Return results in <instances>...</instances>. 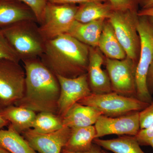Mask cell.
<instances>
[{"label":"cell","mask_w":153,"mask_h":153,"mask_svg":"<svg viewBox=\"0 0 153 153\" xmlns=\"http://www.w3.org/2000/svg\"><path fill=\"white\" fill-rule=\"evenodd\" d=\"M9 125L8 122L4 119L0 115V129H1L4 127Z\"/></svg>","instance_id":"836d02e7"},{"label":"cell","mask_w":153,"mask_h":153,"mask_svg":"<svg viewBox=\"0 0 153 153\" xmlns=\"http://www.w3.org/2000/svg\"><path fill=\"white\" fill-rule=\"evenodd\" d=\"M137 30L140 38L141 49L139 59L136 70V98L150 103L152 95L146 84L149 68L153 61V34L146 16H139Z\"/></svg>","instance_id":"8992f818"},{"label":"cell","mask_w":153,"mask_h":153,"mask_svg":"<svg viewBox=\"0 0 153 153\" xmlns=\"http://www.w3.org/2000/svg\"><path fill=\"white\" fill-rule=\"evenodd\" d=\"M25 72L20 62L0 60V109L14 105L23 97Z\"/></svg>","instance_id":"52a82bcc"},{"label":"cell","mask_w":153,"mask_h":153,"mask_svg":"<svg viewBox=\"0 0 153 153\" xmlns=\"http://www.w3.org/2000/svg\"><path fill=\"white\" fill-rule=\"evenodd\" d=\"M71 133V128L63 126L57 131L50 133H40L31 128L21 134L30 146L38 153H61Z\"/></svg>","instance_id":"7c38bea8"},{"label":"cell","mask_w":153,"mask_h":153,"mask_svg":"<svg viewBox=\"0 0 153 153\" xmlns=\"http://www.w3.org/2000/svg\"><path fill=\"white\" fill-rule=\"evenodd\" d=\"M113 10L108 2H88L78 6L75 20L81 23H88L93 21L109 19Z\"/></svg>","instance_id":"d6986e66"},{"label":"cell","mask_w":153,"mask_h":153,"mask_svg":"<svg viewBox=\"0 0 153 153\" xmlns=\"http://www.w3.org/2000/svg\"><path fill=\"white\" fill-rule=\"evenodd\" d=\"M1 30L21 61L40 58L44 53L46 41L36 21L17 22Z\"/></svg>","instance_id":"3957f363"},{"label":"cell","mask_w":153,"mask_h":153,"mask_svg":"<svg viewBox=\"0 0 153 153\" xmlns=\"http://www.w3.org/2000/svg\"><path fill=\"white\" fill-rule=\"evenodd\" d=\"M61 153H105V150L101 149V147L98 145L93 143L92 146L89 150L82 152H68L62 149Z\"/></svg>","instance_id":"4dcf8cb0"},{"label":"cell","mask_w":153,"mask_h":153,"mask_svg":"<svg viewBox=\"0 0 153 153\" xmlns=\"http://www.w3.org/2000/svg\"><path fill=\"white\" fill-rule=\"evenodd\" d=\"M97 47L106 58L123 60L126 57V52L108 20L105 22Z\"/></svg>","instance_id":"ac0fdd59"},{"label":"cell","mask_w":153,"mask_h":153,"mask_svg":"<svg viewBox=\"0 0 153 153\" xmlns=\"http://www.w3.org/2000/svg\"><path fill=\"white\" fill-rule=\"evenodd\" d=\"M147 146H150L152 147L153 149V138L149 140L148 142Z\"/></svg>","instance_id":"d590c367"},{"label":"cell","mask_w":153,"mask_h":153,"mask_svg":"<svg viewBox=\"0 0 153 153\" xmlns=\"http://www.w3.org/2000/svg\"><path fill=\"white\" fill-rule=\"evenodd\" d=\"M104 63L113 92L136 98L135 74L137 63L127 57L123 60L105 57Z\"/></svg>","instance_id":"9c48e42d"},{"label":"cell","mask_w":153,"mask_h":153,"mask_svg":"<svg viewBox=\"0 0 153 153\" xmlns=\"http://www.w3.org/2000/svg\"><path fill=\"white\" fill-rule=\"evenodd\" d=\"M140 129L148 128L153 124V98L149 105L140 111Z\"/></svg>","instance_id":"4316f807"},{"label":"cell","mask_w":153,"mask_h":153,"mask_svg":"<svg viewBox=\"0 0 153 153\" xmlns=\"http://www.w3.org/2000/svg\"><path fill=\"white\" fill-rule=\"evenodd\" d=\"M106 20L101 19L85 23L75 20L66 34L89 47H97Z\"/></svg>","instance_id":"2e32d148"},{"label":"cell","mask_w":153,"mask_h":153,"mask_svg":"<svg viewBox=\"0 0 153 153\" xmlns=\"http://www.w3.org/2000/svg\"><path fill=\"white\" fill-rule=\"evenodd\" d=\"M50 2L59 3V4H80L83 3L91 1L108 2V0H47Z\"/></svg>","instance_id":"f1b7e54d"},{"label":"cell","mask_w":153,"mask_h":153,"mask_svg":"<svg viewBox=\"0 0 153 153\" xmlns=\"http://www.w3.org/2000/svg\"><path fill=\"white\" fill-rule=\"evenodd\" d=\"M71 129L70 136L63 150L73 152H82L90 149L96 134L94 126Z\"/></svg>","instance_id":"ffe728a7"},{"label":"cell","mask_w":153,"mask_h":153,"mask_svg":"<svg viewBox=\"0 0 153 153\" xmlns=\"http://www.w3.org/2000/svg\"><path fill=\"white\" fill-rule=\"evenodd\" d=\"M78 5L47 1L39 30L46 41L66 34L74 21Z\"/></svg>","instance_id":"ba28073f"},{"label":"cell","mask_w":153,"mask_h":153,"mask_svg":"<svg viewBox=\"0 0 153 153\" xmlns=\"http://www.w3.org/2000/svg\"><path fill=\"white\" fill-rule=\"evenodd\" d=\"M78 102L92 107L103 115L112 117L141 111L149 104L136 97L120 95L113 91L102 94L91 93Z\"/></svg>","instance_id":"5b68a950"},{"label":"cell","mask_w":153,"mask_h":153,"mask_svg":"<svg viewBox=\"0 0 153 153\" xmlns=\"http://www.w3.org/2000/svg\"><path fill=\"white\" fill-rule=\"evenodd\" d=\"M25 89L23 97L15 105L35 112L57 114L60 85L57 75L40 58L23 60Z\"/></svg>","instance_id":"6da1fadb"},{"label":"cell","mask_w":153,"mask_h":153,"mask_svg":"<svg viewBox=\"0 0 153 153\" xmlns=\"http://www.w3.org/2000/svg\"><path fill=\"white\" fill-rule=\"evenodd\" d=\"M24 3L35 14L38 25L42 22L44 17L47 0H19Z\"/></svg>","instance_id":"484cf974"},{"label":"cell","mask_w":153,"mask_h":153,"mask_svg":"<svg viewBox=\"0 0 153 153\" xmlns=\"http://www.w3.org/2000/svg\"><path fill=\"white\" fill-rule=\"evenodd\" d=\"M138 12L114 11L108 19L126 55L137 64L141 49L140 38L137 26Z\"/></svg>","instance_id":"277c9868"},{"label":"cell","mask_w":153,"mask_h":153,"mask_svg":"<svg viewBox=\"0 0 153 153\" xmlns=\"http://www.w3.org/2000/svg\"><path fill=\"white\" fill-rule=\"evenodd\" d=\"M146 84L151 95L153 94V61L151 64L147 76Z\"/></svg>","instance_id":"f546056e"},{"label":"cell","mask_w":153,"mask_h":153,"mask_svg":"<svg viewBox=\"0 0 153 153\" xmlns=\"http://www.w3.org/2000/svg\"><path fill=\"white\" fill-rule=\"evenodd\" d=\"M57 76L60 85L57 115L63 119L71 107L92 92L88 84L87 73L74 78Z\"/></svg>","instance_id":"30bf717a"},{"label":"cell","mask_w":153,"mask_h":153,"mask_svg":"<svg viewBox=\"0 0 153 153\" xmlns=\"http://www.w3.org/2000/svg\"><path fill=\"white\" fill-rule=\"evenodd\" d=\"M90 47L67 34L46 41L42 62L56 75L74 78L86 74Z\"/></svg>","instance_id":"7a4b0ae2"},{"label":"cell","mask_w":153,"mask_h":153,"mask_svg":"<svg viewBox=\"0 0 153 153\" xmlns=\"http://www.w3.org/2000/svg\"><path fill=\"white\" fill-rule=\"evenodd\" d=\"M93 143L114 153H146L133 136H120L109 140L95 138Z\"/></svg>","instance_id":"7402d4cb"},{"label":"cell","mask_w":153,"mask_h":153,"mask_svg":"<svg viewBox=\"0 0 153 153\" xmlns=\"http://www.w3.org/2000/svg\"><path fill=\"white\" fill-rule=\"evenodd\" d=\"M141 6L142 9H147L153 7V0H143Z\"/></svg>","instance_id":"d6a6232c"},{"label":"cell","mask_w":153,"mask_h":153,"mask_svg":"<svg viewBox=\"0 0 153 153\" xmlns=\"http://www.w3.org/2000/svg\"><path fill=\"white\" fill-rule=\"evenodd\" d=\"M36 21L33 11L19 0H0V28L23 21Z\"/></svg>","instance_id":"5bb4252c"},{"label":"cell","mask_w":153,"mask_h":153,"mask_svg":"<svg viewBox=\"0 0 153 153\" xmlns=\"http://www.w3.org/2000/svg\"><path fill=\"white\" fill-rule=\"evenodd\" d=\"M63 127L62 119L52 113L41 112L36 115L32 128L41 134L53 132Z\"/></svg>","instance_id":"603a6c76"},{"label":"cell","mask_w":153,"mask_h":153,"mask_svg":"<svg viewBox=\"0 0 153 153\" xmlns=\"http://www.w3.org/2000/svg\"><path fill=\"white\" fill-rule=\"evenodd\" d=\"M143 0H108L113 11L130 10L138 12Z\"/></svg>","instance_id":"d4e9b609"},{"label":"cell","mask_w":153,"mask_h":153,"mask_svg":"<svg viewBox=\"0 0 153 153\" xmlns=\"http://www.w3.org/2000/svg\"><path fill=\"white\" fill-rule=\"evenodd\" d=\"M135 137L140 146H147L148 142L153 138V124L146 128L140 129Z\"/></svg>","instance_id":"83f0119b"},{"label":"cell","mask_w":153,"mask_h":153,"mask_svg":"<svg viewBox=\"0 0 153 153\" xmlns=\"http://www.w3.org/2000/svg\"><path fill=\"white\" fill-rule=\"evenodd\" d=\"M105 153H110L109 152H106V151H105Z\"/></svg>","instance_id":"74e56055"},{"label":"cell","mask_w":153,"mask_h":153,"mask_svg":"<svg viewBox=\"0 0 153 153\" xmlns=\"http://www.w3.org/2000/svg\"><path fill=\"white\" fill-rule=\"evenodd\" d=\"M148 22L153 34V17H147Z\"/></svg>","instance_id":"e575fe53"},{"label":"cell","mask_w":153,"mask_h":153,"mask_svg":"<svg viewBox=\"0 0 153 153\" xmlns=\"http://www.w3.org/2000/svg\"><path fill=\"white\" fill-rule=\"evenodd\" d=\"M139 112L114 117L102 115L94 124L95 138L111 134L135 136L140 129Z\"/></svg>","instance_id":"8fae6325"},{"label":"cell","mask_w":153,"mask_h":153,"mask_svg":"<svg viewBox=\"0 0 153 153\" xmlns=\"http://www.w3.org/2000/svg\"><path fill=\"white\" fill-rule=\"evenodd\" d=\"M2 59H8L18 62L21 61L17 52L0 28V60Z\"/></svg>","instance_id":"cb8c5ba5"},{"label":"cell","mask_w":153,"mask_h":153,"mask_svg":"<svg viewBox=\"0 0 153 153\" xmlns=\"http://www.w3.org/2000/svg\"><path fill=\"white\" fill-rule=\"evenodd\" d=\"M0 153H10L8 152V151L0 148Z\"/></svg>","instance_id":"8d00e7d4"},{"label":"cell","mask_w":153,"mask_h":153,"mask_svg":"<svg viewBox=\"0 0 153 153\" xmlns=\"http://www.w3.org/2000/svg\"><path fill=\"white\" fill-rule=\"evenodd\" d=\"M138 15L139 16L153 17V7L139 10Z\"/></svg>","instance_id":"1f68e13d"},{"label":"cell","mask_w":153,"mask_h":153,"mask_svg":"<svg viewBox=\"0 0 153 153\" xmlns=\"http://www.w3.org/2000/svg\"><path fill=\"white\" fill-rule=\"evenodd\" d=\"M102 115L100 111L92 107L76 102L62 119L63 126L71 128L93 126Z\"/></svg>","instance_id":"9a60e30c"},{"label":"cell","mask_w":153,"mask_h":153,"mask_svg":"<svg viewBox=\"0 0 153 153\" xmlns=\"http://www.w3.org/2000/svg\"><path fill=\"white\" fill-rule=\"evenodd\" d=\"M0 115L19 134L32 128L36 113L26 108L11 105L0 109Z\"/></svg>","instance_id":"e0dca14e"},{"label":"cell","mask_w":153,"mask_h":153,"mask_svg":"<svg viewBox=\"0 0 153 153\" xmlns=\"http://www.w3.org/2000/svg\"><path fill=\"white\" fill-rule=\"evenodd\" d=\"M0 148L10 153H38L10 124L7 129H0Z\"/></svg>","instance_id":"44dd1931"},{"label":"cell","mask_w":153,"mask_h":153,"mask_svg":"<svg viewBox=\"0 0 153 153\" xmlns=\"http://www.w3.org/2000/svg\"><path fill=\"white\" fill-rule=\"evenodd\" d=\"M105 59V57L98 47H90L87 74L92 93L102 94L112 91L107 72L102 68Z\"/></svg>","instance_id":"4fadbf2b"}]
</instances>
